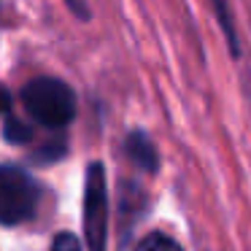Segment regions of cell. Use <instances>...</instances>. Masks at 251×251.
I'll use <instances>...</instances> for the list:
<instances>
[{
	"label": "cell",
	"mask_w": 251,
	"mask_h": 251,
	"mask_svg": "<svg viewBox=\"0 0 251 251\" xmlns=\"http://www.w3.org/2000/svg\"><path fill=\"white\" fill-rule=\"evenodd\" d=\"M22 105L38 125L51 127V130L71 125L78 111L76 92L62 78L54 76H38L25 84Z\"/></svg>",
	"instance_id": "6da1fadb"
},
{
	"label": "cell",
	"mask_w": 251,
	"mask_h": 251,
	"mask_svg": "<svg viewBox=\"0 0 251 251\" xmlns=\"http://www.w3.org/2000/svg\"><path fill=\"white\" fill-rule=\"evenodd\" d=\"M211 6H213V14H216L219 25H222V30H224V38H227L229 54L240 57V41H238V33H235V22H232L229 3H227V0H211Z\"/></svg>",
	"instance_id": "5b68a950"
},
{
	"label": "cell",
	"mask_w": 251,
	"mask_h": 251,
	"mask_svg": "<svg viewBox=\"0 0 251 251\" xmlns=\"http://www.w3.org/2000/svg\"><path fill=\"white\" fill-rule=\"evenodd\" d=\"M49 251H84V249H81V240H78L73 232H60L54 240H51Z\"/></svg>",
	"instance_id": "ba28073f"
},
{
	"label": "cell",
	"mask_w": 251,
	"mask_h": 251,
	"mask_svg": "<svg viewBox=\"0 0 251 251\" xmlns=\"http://www.w3.org/2000/svg\"><path fill=\"white\" fill-rule=\"evenodd\" d=\"M135 251H184V249H181V243L176 238H170V235L151 232L135 246Z\"/></svg>",
	"instance_id": "8992f818"
},
{
	"label": "cell",
	"mask_w": 251,
	"mask_h": 251,
	"mask_svg": "<svg viewBox=\"0 0 251 251\" xmlns=\"http://www.w3.org/2000/svg\"><path fill=\"white\" fill-rule=\"evenodd\" d=\"M38 205V184L19 165H0V224L27 222Z\"/></svg>",
	"instance_id": "7a4b0ae2"
},
{
	"label": "cell",
	"mask_w": 251,
	"mask_h": 251,
	"mask_svg": "<svg viewBox=\"0 0 251 251\" xmlns=\"http://www.w3.org/2000/svg\"><path fill=\"white\" fill-rule=\"evenodd\" d=\"M125 154L130 157V162H135L138 168L149 170V173H154V170L159 168L157 146H154L151 138H149L143 130H132L130 135L125 138Z\"/></svg>",
	"instance_id": "277c9868"
},
{
	"label": "cell",
	"mask_w": 251,
	"mask_h": 251,
	"mask_svg": "<svg viewBox=\"0 0 251 251\" xmlns=\"http://www.w3.org/2000/svg\"><path fill=\"white\" fill-rule=\"evenodd\" d=\"M68 6H71L73 11L78 14V17H84V19L89 17V11H87V3H84V0H68Z\"/></svg>",
	"instance_id": "30bf717a"
},
{
	"label": "cell",
	"mask_w": 251,
	"mask_h": 251,
	"mask_svg": "<svg viewBox=\"0 0 251 251\" xmlns=\"http://www.w3.org/2000/svg\"><path fill=\"white\" fill-rule=\"evenodd\" d=\"M11 92H8L6 87H0V114H8V111H11Z\"/></svg>",
	"instance_id": "9c48e42d"
},
{
	"label": "cell",
	"mask_w": 251,
	"mask_h": 251,
	"mask_svg": "<svg viewBox=\"0 0 251 251\" xmlns=\"http://www.w3.org/2000/svg\"><path fill=\"white\" fill-rule=\"evenodd\" d=\"M84 238L89 251H105L108 238V189H105V168L92 162L84 178Z\"/></svg>",
	"instance_id": "3957f363"
},
{
	"label": "cell",
	"mask_w": 251,
	"mask_h": 251,
	"mask_svg": "<svg viewBox=\"0 0 251 251\" xmlns=\"http://www.w3.org/2000/svg\"><path fill=\"white\" fill-rule=\"evenodd\" d=\"M3 135H6L8 143H27L30 135H33V130H30L25 122L19 119H6V127H3Z\"/></svg>",
	"instance_id": "52a82bcc"
}]
</instances>
